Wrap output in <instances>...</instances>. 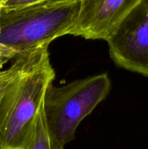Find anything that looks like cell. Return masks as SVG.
<instances>
[{"label":"cell","mask_w":148,"mask_h":149,"mask_svg":"<svg viewBox=\"0 0 148 149\" xmlns=\"http://www.w3.org/2000/svg\"><path fill=\"white\" fill-rule=\"evenodd\" d=\"M49 45L29 51L27 61L0 103V149H26L55 72Z\"/></svg>","instance_id":"1"},{"label":"cell","mask_w":148,"mask_h":149,"mask_svg":"<svg viewBox=\"0 0 148 149\" xmlns=\"http://www.w3.org/2000/svg\"><path fill=\"white\" fill-rule=\"evenodd\" d=\"M80 0H51L18 8L1 9L0 43L18 54L33 50L69 34Z\"/></svg>","instance_id":"2"},{"label":"cell","mask_w":148,"mask_h":149,"mask_svg":"<svg viewBox=\"0 0 148 149\" xmlns=\"http://www.w3.org/2000/svg\"><path fill=\"white\" fill-rule=\"evenodd\" d=\"M110 87L106 73L59 87L50 83L44 97V110L54 139L63 146L73 141L78 125L107 97Z\"/></svg>","instance_id":"3"},{"label":"cell","mask_w":148,"mask_h":149,"mask_svg":"<svg viewBox=\"0 0 148 149\" xmlns=\"http://www.w3.org/2000/svg\"><path fill=\"white\" fill-rule=\"evenodd\" d=\"M106 41L116 65L148 77V0L129 13Z\"/></svg>","instance_id":"4"},{"label":"cell","mask_w":148,"mask_h":149,"mask_svg":"<svg viewBox=\"0 0 148 149\" xmlns=\"http://www.w3.org/2000/svg\"><path fill=\"white\" fill-rule=\"evenodd\" d=\"M143 0H80V9L70 35L107 40L119 23Z\"/></svg>","instance_id":"5"},{"label":"cell","mask_w":148,"mask_h":149,"mask_svg":"<svg viewBox=\"0 0 148 149\" xmlns=\"http://www.w3.org/2000/svg\"><path fill=\"white\" fill-rule=\"evenodd\" d=\"M26 149H64L63 146L58 143L54 139L48 129L44 103L35 119Z\"/></svg>","instance_id":"6"},{"label":"cell","mask_w":148,"mask_h":149,"mask_svg":"<svg viewBox=\"0 0 148 149\" xmlns=\"http://www.w3.org/2000/svg\"><path fill=\"white\" fill-rule=\"evenodd\" d=\"M28 52H26L19 54L16 58H15L14 61L10 68L4 71H0V103L7 89L17 78L24 67L27 61Z\"/></svg>","instance_id":"7"},{"label":"cell","mask_w":148,"mask_h":149,"mask_svg":"<svg viewBox=\"0 0 148 149\" xmlns=\"http://www.w3.org/2000/svg\"><path fill=\"white\" fill-rule=\"evenodd\" d=\"M47 1H51V0H6L1 5V8L5 9V10H10V9L18 8V7H25V6L44 2Z\"/></svg>","instance_id":"8"},{"label":"cell","mask_w":148,"mask_h":149,"mask_svg":"<svg viewBox=\"0 0 148 149\" xmlns=\"http://www.w3.org/2000/svg\"><path fill=\"white\" fill-rule=\"evenodd\" d=\"M18 55L19 54L15 52H0V68H2L9 61L12 59H15V58H16Z\"/></svg>","instance_id":"9"},{"label":"cell","mask_w":148,"mask_h":149,"mask_svg":"<svg viewBox=\"0 0 148 149\" xmlns=\"http://www.w3.org/2000/svg\"><path fill=\"white\" fill-rule=\"evenodd\" d=\"M5 1L6 0H0V6H1V5H2L3 3H4Z\"/></svg>","instance_id":"10"},{"label":"cell","mask_w":148,"mask_h":149,"mask_svg":"<svg viewBox=\"0 0 148 149\" xmlns=\"http://www.w3.org/2000/svg\"><path fill=\"white\" fill-rule=\"evenodd\" d=\"M1 7L0 6V14H1Z\"/></svg>","instance_id":"11"}]
</instances>
